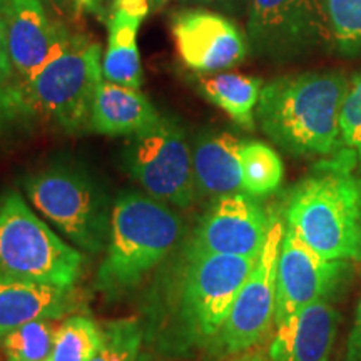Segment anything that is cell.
<instances>
[{
    "label": "cell",
    "mask_w": 361,
    "mask_h": 361,
    "mask_svg": "<svg viewBox=\"0 0 361 361\" xmlns=\"http://www.w3.org/2000/svg\"><path fill=\"white\" fill-rule=\"evenodd\" d=\"M256 261L211 255L184 241L154 271L144 291V345L161 358H191L219 331Z\"/></svg>",
    "instance_id": "obj_1"
},
{
    "label": "cell",
    "mask_w": 361,
    "mask_h": 361,
    "mask_svg": "<svg viewBox=\"0 0 361 361\" xmlns=\"http://www.w3.org/2000/svg\"><path fill=\"white\" fill-rule=\"evenodd\" d=\"M348 85L343 72L281 75L261 89L256 121L288 154L331 157L343 149L340 119Z\"/></svg>",
    "instance_id": "obj_2"
},
{
    "label": "cell",
    "mask_w": 361,
    "mask_h": 361,
    "mask_svg": "<svg viewBox=\"0 0 361 361\" xmlns=\"http://www.w3.org/2000/svg\"><path fill=\"white\" fill-rule=\"evenodd\" d=\"M186 236V223L176 207L146 192L119 194L112 202L109 238L94 286L107 301L130 295Z\"/></svg>",
    "instance_id": "obj_3"
},
{
    "label": "cell",
    "mask_w": 361,
    "mask_h": 361,
    "mask_svg": "<svg viewBox=\"0 0 361 361\" xmlns=\"http://www.w3.org/2000/svg\"><path fill=\"white\" fill-rule=\"evenodd\" d=\"M356 166L355 152L343 146L293 188L284 207V226L326 259L361 258V178Z\"/></svg>",
    "instance_id": "obj_4"
},
{
    "label": "cell",
    "mask_w": 361,
    "mask_h": 361,
    "mask_svg": "<svg viewBox=\"0 0 361 361\" xmlns=\"http://www.w3.org/2000/svg\"><path fill=\"white\" fill-rule=\"evenodd\" d=\"M30 206L78 250L97 255L109 238L112 202L102 180L75 161H54L22 180Z\"/></svg>",
    "instance_id": "obj_5"
},
{
    "label": "cell",
    "mask_w": 361,
    "mask_h": 361,
    "mask_svg": "<svg viewBox=\"0 0 361 361\" xmlns=\"http://www.w3.org/2000/svg\"><path fill=\"white\" fill-rule=\"evenodd\" d=\"M85 256L69 245L13 189L0 194V274L75 288Z\"/></svg>",
    "instance_id": "obj_6"
},
{
    "label": "cell",
    "mask_w": 361,
    "mask_h": 361,
    "mask_svg": "<svg viewBox=\"0 0 361 361\" xmlns=\"http://www.w3.org/2000/svg\"><path fill=\"white\" fill-rule=\"evenodd\" d=\"M104 80L101 44L72 34L69 44L32 79L17 84L32 114L69 134L89 130L90 111Z\"/></svg>",
    "instance_id": "obj_7"
},
{
    "label": "cell",
    "mask_w": 361,
    "mask_h": 361,
    "mask_svg": "<svg viewBox=\"0 0 361 361\" xmlns=\"http://www.w3.org/2000/svg\"><path fill=\"white\" fill-rule=\"evenodd\" d=\"M123 161L129 178L154 200L176 209H189L197 200L191 144L174 117L161 116L149 129L129 135Z\"/></svg>",
    "instance_id": "obj_8"
},
{
    "label": "cell",
    "mask_w": 361,
    "mask_h": 361,
    "mask_svg": "<svg viewBox=\"0 0 361 361\" xmlns=\"http://www.w3.org/2000/svg\"><path fill=\"white\" fill-rule=\"evenodd\" d=\"M284 219L273 214L268 236L255 268L239 290L219 331L202 351V361H223L263 345L276 322V274Z\"/></svg>",
    "instance_id": "obj_9"
},
{
    "label": "cell",
    "mask_w": 361,
    "mask_h": 361,
    "mask_svg": "<svg viewBox=\"0 0 361 361\" xmlns=\"http://www.w3.org/2000/svg\"><path fill=\"white\" fill-rule=\"evenodd\" d=\"M247 40L271 59H291L331 40L326 0H251Z\"/></svg>",
    "instance_id": "obj_10"
},
{
    "label": "cell",
    "mask_w": 361,
    "mask_h": 361,
    "mask_svg": "<svg viewBox=\"0 0 361 361\" xmlns=\"http://www.w3.org/2000/svg\"><path fill=\"white\" fill-rule=\"evenodd\" d=\"M350 271V261L323 258L284 226L276 274L274 324L288 322L314 301L335 296Z\"/></svg>",
    "instance_id": "obj_11"
},
{
    "label": "cell",
    "mask_w": 361,
    "mask_h": 361,
    "mask_svg": "<svg viewBox=\"0 0 361 361\" xmlns=\"http://www.w3.org/2000/svg\"><path fill=\"white\" fill-rule=\"evenodd\" d=\"M273 214L246 192L216 197L186 241L211 255L245 256L258 259L268 236Z\"/></svg>",
    "instance_id": "obj_12"
},
{
    "label": "cell",
    "mask_w": 361,
    "mask_h": 361,
    "mask_svg": "<svg viewBox=\"0 0 361 361\" xmlns=\"http://www.w3.org/2000/svg\"><path fill=\"white\" fill-rule=\"evenodd\" d=\"M171 32L183 64L196 74H214L234 67L247 54L245 35L219 13L179 11L171 17Z\"/></svg>",
    "instance_id": "obj_13"
},
{
    "label": "cell",
    "mask_w": 361,
    "mask_h": 361,
    "mask_svg": "<svg viewBox=\"0 0 361 361\" xmlns=\"http://www.w3.org/2000/svg\"><path fill=\"white\" fill-rule=\"evenodd\" d=\"M2 19L17 84L32 79L74 34L64 22L51 16L40 0H8Z\"/></svg>",
    "instance_id": "obj_14"
},
{
    "label": "cell",
    "mask_w": 361,
    "mask_h": 361,
    "mask_svg": "<svg viewBox=\"0 0 361 361\" xmlns=\"http://www.w3.org/2000/svg\"><path fill=\"white\" fill-rule=\"evenodd\" d=\"M340 322L333 298L314 301L288 322L274 324L268 343L271 361H329Z\"/></svg>",
    "instance_id": "obj_15"
},
{
    "label": "cell",
    "mask_w": 361,
    "mask_h": 361,
    "mask_svg": "<svg viewBox=\"0 0 361 361\" xmlns=\"http://www.w3.org/2000/svg\"><path fill=\"white\" fill-rule=\"evenodd\" d=\"M75 288H59L0 274V340L35 319H62L78 308Z\"/></svg>",
    "instance_id": "obj_16"
},
{
    "label": "cell",
    "mask_w": 361,
    "mask_h": 361,
    "mask_svg": "<svg viewBox=\"0 0 361 361\" xmlns=\"http://www.w3.org/2000/svg\"><path fill=\"white\" fill-rule=\"evenodd\" d=\"M241 146L243 141L224 130L196 135L191 151L197 197L243 192Z\"/></svg>",
    "instance_id": "obj_17"
},
{
    "label": "cell",
    "mask_w": 361,
    "mask_h": 361,
    "mask_svg": "<svg viewBox=\"0 0 361 361\" xmlns=\"http://www.w3.org/2000/svg\"><path fill=\"white\" fill-rule=\"evenodd\" d=\"M161 119L152 102L139 89L104 79L94 97L89 130L102 135H134Z\"/></svg>",
    "instance_id": "obj_18"
},
{
    "label": "cell",
    "mask_w": 361,
    "mask_h": 361,
    "mask_svg": "<svg viewBox=\"0 0 361 361\" xmlns=\"http://www.w3.org/2000/svg\"><path fill=\"white\" fill-rule=\"evenodd\" d=\"M106 24L107 47L102 57L104 79L133 89H141L144 72L137 49V32L142 20L112 8Z\"/></svg>",
    "instance_id": "obj_19"
},
{
    "label": "cell",
    "mask_w": 361,
    "mask_h": 361,
    "mask_svg": "<svg viewBox=\"0 0 361 361\" xmlns=\"http://www.w3.org/2000/svg\"><path fill=\"white\" fill-rule=\"evenodd\" d=\"M196 87L204 99L226 112L239 128L252 130L263 80L236 72L197 74Z\"/></svg>",
    "instance_id": "obj_20"
},
{
    "label": "cell",
    "mask_w": 361,
    "mask_h": 361,
    "mask_svg": "<svg viewBox=\"0 0 361 361\" xmlns=\"http://www.w3.org/2000/svg\"><path fill=\"white\" fill-rule=\"evenodd\" d=\"M243 192L252 197H264L278 191L284 178L281 157L273 147L259 141H247L241 146Z\"/></svg>",
    "instance_id": "obj_21"
},
{
    "label": "cell",
    "mask_w": 361,
    "mask_h": 361,
    "mask_svg": "<svg viewBox=\"0 0 361 361\" xmlns=\"http://www.w3.org/2000/svg\"><path fill=\"white\" fill-rule=\"evenodd\" d=\"M101 324L84 314H72L57 324L49 361H89L101 345Z\"/></svg>",
    "instance_id": "obj_22"
},
{
    "label": "cell",
    "mask_w": 361,
    "mask_h": 361,
    "mask_svg": "<svg viewBox=\"0 0 361 361\" xmlns=\"http://www.w3.org/2000/svg\"><path fill=\"white\" fill-rule=\"evenodd\" d=\"M56 319H35L12 329L0 340L6 361H49L56 336Z\"/></svg>",
    "instance_id": "obj_23"
},
{
    "label": "cell",
    "mask_w": 361,
    "mask_h": 361,
    "mask_svg": "<svg viewBox=\"0 0 361 361\" xmlns=\"http://www.w3.org/2000/svg\"><path fill=\"white\" fill-rule=\"evenodd\" d=\"M101 336V345L89 361H135L141 355L144 331L137 316L104 322Z\"/></svg>",
    "instance_id": "obj_24"
},
{
    "label": "cell",
    "mask_w": 361,
    "mask_h": 361,
    "mask_svg": "<svg viewBox=\"0 0 361 361\" xmlns=\"http://www.w3.org/2000/svg\"><path fill=\"white\" fill-rule=\"evenodd\" d=\"M331 40L343 56L361 54V0H326Z\"/></svg>",
    "instance_id": "obj_25"
},
{
    "label": "cell",
    "mask_w": 361,
    "mask_h": 361,
    "mask_svg": "<svg viewBox=\"0 0 361 361\" xmlns=\"http://www.w3.org/2000/svg\"><path fill=\"white\" fill-rule=\"evenodd\" d=\"M340 126L343 146L355 152L361 168V72L350 80L348 92L343 102Z\"/></svg>",
    "instance_id": "obj_26"
},
{
    "label": "cell",
    "mask_w": 361,
    "mask_h": 361,
    "mask_svg": "<svg viewBox=\"0 0 361 361\" xmlns=\"http://www.w3.org/2000/svg\"><path fill=\"white\" fill-rule=\"evenodd\" d=\"M22 90L17 82H2L0 80V133H4L8 126L17 123L22 117L30 116Z\"/></svg>",
    "instance_id": "obj_27"
},
{
    "label": "cell",
    "mask_w": 361,
    "mask_h": 361,
    "mask_svg": "<svg viewBox=\"0 0 361 361\" xmlns=\"http://www.w3.org/2000/svg\"><path fill=\"white\" fill-rule=\"evenodd\" d=\"M112 2L114 0H74L75 19H79L80 16H94L99 20L107 22Z\"/></svg>",
    "instance_id": "obj_28"
},
{
    "label": "cell",
    "mask_w": 361,
    "mask_h": 361,
    "mask_svg": "<svg viewBox=\"0 0 361 361\" xmlns=\"http://www.w3.org/2000/svg\"><path fill=\"white\" fill-rule=\"evenodd\" d=\"M345 361H361V298L356 306L353 326H351L348 343H346Z\"/></svg>",
    "instance_id": "obj_29"
},
{
    "label": "cell",
    "mask_w": 361,
    "mask_h": 361,
    "mask_svg": "<svg viewBox=\"0 0 361 361\" xmlns=\"http://www.w3.org/2000/svg\"><path fill=\"white\" fill-rule=\"evenodd\" d=\"M0 80L2 82H13L16 80V72H13L11 57H8L7 52L6 27H4L2 17H0Z\"/></svg>",
    "instance_id": "obj_30"
},
{
    "label": "cell",
    "mask_w": 361,
    "mask_h": 361,
    "mask_svg": "<svg viewBox=\"0 0 361 361\" xmlns=\"http://www.w3.org/2000/svg\"><path fill=\"white\" fill-rule=\"evenodd\" d=\"M112 8L123 11L135 17V19L144 20L149 16V12H151V4H149V0H114Z\"/></svg>",
    "instance_id": "obj_31"
},
{
    "label": "cell",
    "mask_w": 361,
    "mask_h": 361,
    "mask_svg": "<svg viewBox=\"0 0 361 361\" xmlns=\"http://www.w3.org/2000/svg\"><path fill=\"white\" fill-rule=\"evenodd\" d=\"M47 8L51 16L56 17L59 20H75L74 13V0H40Z\"/></svg>",
    "instance_id": "obj_32"
},
{
    "label": "cell",
    "mask_w": 361,
    "mask_h": 361,
    "mask_svg": "<svg viewBox=\"0 0 361 361\" xmlns=\"http://www.w3.org/2000/svg\"><path fill=\"white\" fill-rule=\"evenodd\" d=\"M223 361H271V358L268 353V345L263 343V345L252 346V348L229 356V358H226Z\"/></svg>",
    "instance_id": "obj_33"
},
{
    "label": "cell",
    "mask_w": 361,
    "mask_h": 361,
    "mask_svg": "<svg viewBox=\"0 0 361 361\" xmlns=\"http://www.w3.org/2000/svg\"><path fill=\"white\" fill-rule=\"evenodd\" d=\"M135 361H161V356L154 355L152 351H141V355Z\"/></svg>",
    "instance_id": "obj_34"
},
{
    "label": "cell",
    "mask_w": 361,
    "mask_h": 361,
    "mask_svg": "<svg viewBox=\"0 0 361 361\" xmlns=\"http://www.w3.org/2000/svg\"><path fill=\"white\" fill-rule=\"evenodd\" d=\"M149 4H151V11H159L168 4V0H149Z\"/></svg>",
    "instance_id": "obj_35"
},
{
    "label": "cell",
    "mask_w": 361,
    "mask_h": 361,
    "mask_svg": "<svg viewBox=\"0 0 361 361\" xmlns=\"http://www.w3.org/2000/svg\"><path fill=\"white\" fill-rule=\"evenodd\" d=\"M7 4H8V0H0V17H2V13H4V11H6Z\"/></svg>",
    "instance_id": "obj_36"
},
{
    "label": "cell",
    "mask_w": 361,
    "mask_h": 361,
    "mask_svg": "<svg viewBox=\"0 0 361 361\" xmlns=\"http://www.w3.org/2000/svg\"><path fill=\"white\" fill-rule=\"evenodd\" d=\"M360 261H361V258H360Z\"/></svg>",
    "instance_id": "obj_37"
}]
</instances>
